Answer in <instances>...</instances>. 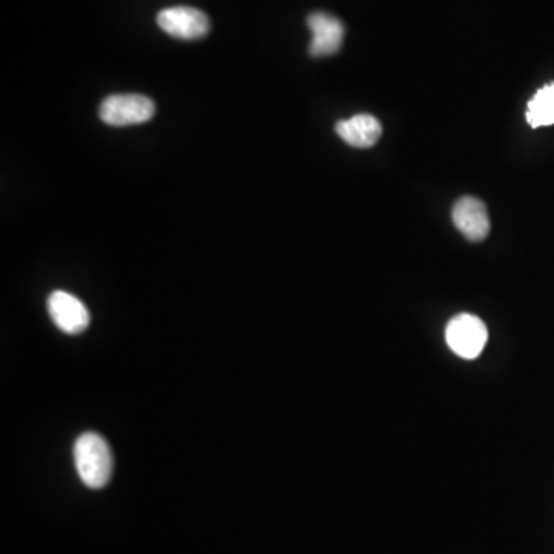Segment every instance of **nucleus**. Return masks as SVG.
I'll use <instances>...</instances> for the list:
<instances>
[{
	"label": "nucleus",
	"instance_id": "f257e3e1",
	"mask_svg": "<svg viewBox=\"0 0 554 554\" xmlns=\"http://www.w3.org/2000/svg\"><path fill=\"white\" fill-rule=\"evenodd\" d=\"M74 465L85 487L99 490L110 482L113 474V453L101 434L88 431L74 442Z\"/></svg>",
	"mask_w": 554,
	"mask_h": 554
},
{
	"label": "nucleus",
	"instance_id": "f03ea898",
	"mask_svg": "<svg viewBox=\"0 0 554 554\" xmlns=\"http://www.w3.org/2000/svg\"><path fill=\"white\" fill-rule=\"evenodd\" d=\"M156 105L142 94H113L102 102L99 116L111 127H130L150 121Z\"/></svg>",
	"mask_w": 554,
	"mask_h": 554
},
{
	"label": "nucleus",
	"instance_id": "7ed1b4c3",
	"mask_svg": "<svg viewBox=\"0 0 554 554\" xmlns=\"http://www.w3.org/2000/svg\"><path fill=\"white\" fill-rule=\"evenodd\" d=\"M445 339L450 350L459 358L476 359L487 344L488 330L478 316L459 314L448 322Z\"/></svg>",
	"mask_w": 554,
	"mask_h": 554
},
{
	"label": "nucleus",
	"instance_id": "20e7f679",
	"mask_svg": "<svg viewBox=\"0 0 554 554\" xmlns=\"http://www.w3.org/2000/svg\"><path fill=\"white\" fill-rule=\"evenodd\" d=\"M157 25L168 36L182 39V41L201 39L210 31L207 14L191 7L165 8L157 14Z\"/></svg>",
	"mask_w": 554,
	"mask_h": 554
},
{
	"label": "nucleus",
	"instance_id": "39448f33",
	"mask_svg": "<svg viewBox=\"0 0 554 554\" xmlns=\"http://www.w3.org/2000/svg\"><path fill=\"white\" fill-rule=\"evenodd\" d=\"M47 305L51 321L64 333H84L90 325V313L84 302L67 291H53Z\"/></svg>",
	"mask_w": 554,
	"mask_h": 554
},
{
	"label": "nucleus",
	"instance_id": "423d86ee",
	"mask_svg": "<svg viewBox=\"0 0 554 554\" xmlns=\"http://www.w3.org/2000/svg\"><path fill=\"white\" fill-rule=\"evenodd\" d=\"M307 24L311 31V56H331L341 50L342 42H344V25L338 17L316 11V13L310 14Z\"/></svg>",
	"mask_w": 554,
	"mask_h": 554
},
{
	"label": "nucleus",
	"instance_id": "0eeeda50",
	"mask_svg": "<svg viewBox=\"0 0 554 554\" xmlns=\"http://www.w3.org/2000/svg\"><path fill=\"white\" fill-rule=\"evenodd\" d=\"M453 222L468 241L481 242L490 233V217L484 202L476 197L464 196L453 208Z\"/></svg>",
	"mask_w": 554,
	"mask_h": 554
},
{
	"label": "nucleus",
	"instance_id": "6e6552de",
	"mask_svg": "<svg viewBox=\"0 0 554 554\" xmlns=\"http://www.w3.org/2000/svg\"><path fill=\"white\" fill-rule=\"evenodd\" d=\"M336 133L351 147L370 148L381 139L382 125L371 114H358L347 121L338 122Z\"/></svg>",
	"mask_w": 554,
	"mask_h": 554
},
{
	"label": "nucleus",
	"instance_id": "1a4fd4ad",
	"mask_svg": "<svg viewBox=\"0 0 554 554\" xmlns=\"http://www.w3.org/2000/svg\"><path fill=\"white\" fill-rule=\"evenodd\" d=\"M527 122L533 128L554 125V82L542 87L528 102Z\"/></svg>",
	"mask_w": 554,
	"mask_h": 554
}]
</instances>
